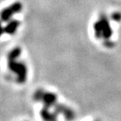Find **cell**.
Instances as JSON below:
<instances>
[{
    "instance_id": "2",
    "label": "cell",
    "mask_w": 121,
    "mask_h": 121,
    "mask_svg": "<svg viewBox=\"0 0 121 121\" xmlns=\"http://www.w3.org/2000/svg\"><path fill=\"white\" fill-rule=\"evenodd\" d=\"M19 121H30V120H27V119H22V120H19Z\"/></svg>"
},
{
    "instance_id": "1",
    "label": "cell",
    "mask_w": 121,
    "mask_h": 121,
    "mask_svg": "<svg viewBox=\"0 0 121 121\" xmlns=\"http://www.w3.org/2000/svg\"><path fill=\"white\" fill-rule=\"evenodd\" d=\"M6 75L8 80L14 85L22 86L28 82L29 66L21 59V52L13 50L6 58Z\"/></svg>"
}]
</instances>
